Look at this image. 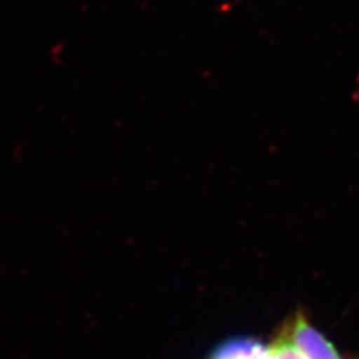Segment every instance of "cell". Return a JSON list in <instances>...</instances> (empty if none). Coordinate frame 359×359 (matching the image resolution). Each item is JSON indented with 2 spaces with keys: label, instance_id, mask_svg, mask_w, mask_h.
Returning a JSON list of instances; mask_svg holds the SVG:
<instances>
[{
  "label": "cell",
  "instance_id": "3",
  "mask_svg": "<svg viewBox=\"0 0 359 359\" xmlns=\"http://www.w3.org/2000/svg\"><path fill=\"white\" fill-rule=\"evenodd\" d=\"M269 352H271L273 359H306L283 332H280L277 340L269 344Z\"/></svg>",
  "mask_w": 359,
  "mask_h": 359
},
{
  "label": "cell",
  "instance_id": "2",
  "mask_svg": "<svg viewBox=\"0 0 359 359\" xmlns=\"http://www.w3.org/2000/svg\"><path fill=\"white\" fill-rule=\"evenodd\" d=\"M207 359H273L269 346L256 337L235 335L220 341Z\"/></svg>",
  "mask_w": 359,
  "mask_h": 359
},
{
  "label": "cell",
  "instance_id": "1",
  "mask_svg": "<svg viewBox=\"0 0 359 359\" xmlns=\"http://www.w3.org/2000/svg\"><path fill=\"white\" fill-rule=\"evenodd\" d=\"M282 332L306 359H344L327 335L313 327L302 311H298L294 319L285 325Z\"/></svg>",
  "mask_w": 359,
  "mask_h": 359
}]
</instances>
